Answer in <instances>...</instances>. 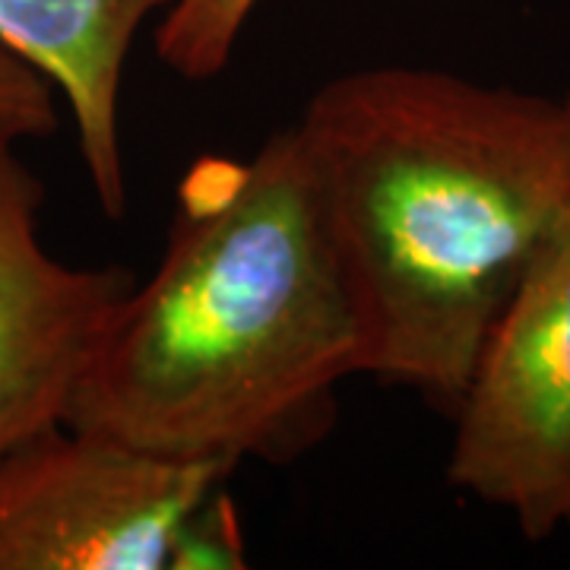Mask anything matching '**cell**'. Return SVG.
I'll use <instances>...</instances> for the list:
<instances>
[{
  "instance_id": "3",
  "label": "cell",
  "mask_w": 570,
  "mask_h": 570,
  "mask_svg": "<svg viewBox=\"0 0 570 570\" xmlns=\"http://www.w3.org/2000/svg\"><path fill=\"white\" fill-rule=\"evenodd\" d=\"M453 419V489L532 542L570 530V204L494 317Z\"/></svg>"
},
{
  "instance_id": "7",
  "label": "cell",
  "mask_w": 570,
  "mask_h": 570,
  "mask_svg": "<svg viewBox=\"0 0 570 570\" xmlns=\"http://www.w3.org/2000/svg\"><path fill=\"white\" fill-rule=\"evenodd\" d=\"M261 0H178L156 29L159 61L187 82L216 80Z\"/></svg>"
},
{
  "instance_id": "1",
  "label": "cell",
  "mask_w": 570,
  "mask_h": 570,
  "mask_svg": "<svg viewBox=\"0 0 570 570\" xmlns=\"http://www.w3.org/2000/svg\"><path fill=\"white\" fill-rule=\"evenodd\" d=\"M358 330V374L460 400L570 204L564 99L450 70L324 82L295 124Z\"/></svg>"
},
{
  "instance_id": "8",
  "label": "cell",
  "mask_w": 570,
  "mask_h": 570,
  "mask_svg": "<svg viewBox=\"0 0 570 570\" xmlns=\"http://www.w3.org/2000/svg\"><path fill=\"white\" fill-rule=\"evenodd\" d=\"M58 130L55 86L0 45V137L39 140Z\"/></svg>"
},
{
  "instance_id": "2",
  "label": "cell",
  "mask_w": 570,
  "mask_h": 570,
  "mask_svg": "<svg viewBox=\"0 0 570 570\" xmlns=\"http://www.w3.org/2000/svg\"><path fill=\"white\" fill-rule=\"evenodd\" d=\"M358 330L298 127L178 184L159 266L134 285L67 425L168 460L292 463L336 422Z\"/></svg>"
},
{
  "instance_id": "6",
  "label": "cell",
  "mask_w": 570,
  "mask_h": 570,
  "mask_svg": "<svg viewBox=\"0 0 570 570\" xmlns=\"http://www.w3.org/2000/svg\"><path fill=\"white\" fill-rule=\"evenodd\" d=\"M178 0H0V45L58 86L77 124L82 168L108 219L127 209L124 63L140 26Z\"/></svg>"
},
{
  "instance_id": "9",
  "label": "cell",
  "mask_w": 570,
  "mask_h": 570,
  "mask_svg": "<svg viewBox=\"0 0 570 570\" xmlns=\"http://www.w3.org/2000/svg\"><path fill=\"white\" fill-rule=\"evenodd\" d=\"M245 564V546H242V520L232 508L228 494L216 489L197 513L187 520L175 564L171 570L181 568H242Z\"/></svg>"
},
{
  "instance_id": "5",
  "label": "cell",
  "mask_w": 570,
  "mask_h": 570,
  "mask_svg": "<svg viewBox=\"0 0 570 570\" xmlns=\"http://www.w3.org/2000/svg\"><path fill=\"white\" fill-rule=\"evenodd\" d=\"M45 184L0 137V453L67 422L134 292L124 266H67L39 235Z\"/></svg>"
},
{
  "instance_id": "10",
  "label": "cell",
  "mask_w": 570,
  "mask_h": 570,
  "mask_svg": "<svg viewBox=\"0 0 570 570\" xmlns=\"http://www.w3.org/2000/svg\"><path fill=\"white\" fill-rule=\"evenodd\" d=\"M564 108H568V115H570V92H568V96H564Z\"/></svg>"
},
{
  "instance_id": "4",
  "label": "cell",
  "mask_w": 570,
  "mask_h": 570,
  "mask_svg": "<svg viewBox=\"0 0 570 570\" xmlns=\"http://www.w3.org/2000/svg\"><path fill=\"white\" fill-rule=\"evenodd\" d=\"M232 475L61 422L0 453V570H171Z\"/></svg>"
}]
</instances>
